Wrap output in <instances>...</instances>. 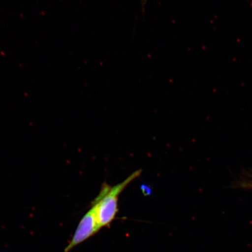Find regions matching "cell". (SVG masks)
I'll list each match as a JSON object with an SVG mask.
<instances>
[{"mask_svg":"<svg viewBox=\"0 0 252 252\" xmlns=\"http://www.w3.org/2000/svg\"><path fill=\"white\" fill-rule=\"evenodd\" d=\"M247 187H250V188H252V184H250V185H249L248 186H247Z\"/></svg>","mask_w":252,"mask_h":252,"instance_id":"4","label":"cell"},{"mask_svg":"<svg viewBox=\"0 0 252 252\" xmlns=\"http://www.w3.org/2000/svg\"><path fill=\"white\" fill-rule=\"evenodd\" d=\"M146 1H147V0H143V5H144V4H146Z\"/></svg>","mask_w":252,"mask_h":252,"instance_id":"3","label":"cell"},{"mask_svg":"<svg viewBox=\"0 0 252 252\" xmlns=\"http://www.w3.org/2000/svg\"><path fill=\"white\" fill-rule=\"evenodd\" d=\"M141 172V170H137L125 181L113 187L106 184L103 185L100 193L93 202L95 208L97 223L100 228L109 225L115 219L118 212L120 194L129 184L139 177Z\"/></svg>","mask_w":252,"mask_h":252,"instance_id":"1","label":"cell"},{"mask_svg":"<svg viewBox=\"0 0 252 252\" xmlns=\"http://www.w3.org/2000/svg\"><path fill=\"white\" fill-rule=\"evenodd\" d=\"M100 229L97 223L95 208L92 205L91 209L81 220L71 241L65 248L64 252H70L72 249L96 234Z\"/></svg>","mask_w":252,"mask_h":252,"instance_id":"2","label":"cell"}]
</instances>
